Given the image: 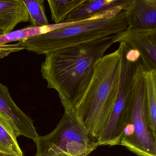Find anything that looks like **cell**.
Wrapping results in <instances>:
<instances>
[{"instance_id":"16","label":"cell","mask_w":156,"mask_h":156,"mask_svg":"<svg viewBox=\"0 0 156 156\" xmlns=\"http://www.w3.org/2000/svg\"><path fill=\"white\" fill-rule=\"evenodd\" d=\"M28 11L30 26L44 27L49 25L45 14L43 0H22Z\"/></svg>"},{"instance_id":"12","label":"cell","mask_w":156,"mask_h":156,"mask_svg":"<svg viewBox=\"0 0 156 156\" xmlns=\"http://www.w3.org/2000/svg\"><path fill=\"white\" fill-rule=\"evenodd\" d=\"M146 115L150 130L156 139V70L145 72Z\"/></svg>"},{"instance_id":"7","label":"cell","mask_w":156,"mask_h":156,"mask_svg":"<svg viewBox=\"0 0 156 156\" xmlns=\"http://www.w3.org/2000/svg\"><path fill=\"white\" fill-rule=\"evenodd\" d=\"M125 43L139 52L146 71L156 70V28H127L116 35L115 43Z\"/></svg>"},{"instance_id":"14","label":"cell","mask_w":156,"mask_h":156,"mask_svg":"<svg viewBox=\"0 0 156 156\" xmlns=\"http://www.w3.org/2000/svg\"><path fill=\"white\" fill-rule=\"evenodd\" d=\"M85 0H48L54 24L63 22L69 14L81 6Z\"/></svg>"},{"instance_id":"1","label":"cell","mask_w":156,"mask_h":156,"mask_svg":"<svg viewBox=\"0 0 156 156\" xmlns=\"http://www.w3.org/2000/svg\"><path fill=\"white\" fill-rule=\"evenodd\" d=\"M116 35L45 55L41 66L48 88L58 93L65 112L73 110L88 87L97 62L115 43Z\"/></svg>"},{"instance_id":"3","label":"cell","mask_w":156,"mask_h":156,"mask_svg":"<svg viewBox=\"0 0 156 156\" xmlns=\"http://www.w3.org/2000/svg\"><path fill=\"white\" fill-rule=\"evenodd\" d=\"M127 28L123 9L117 8L19 42L25 50L46 55L118 34Z\"/></svg>"},{"instance_id":"2","label":"cell","mask_w":156,"mask_h":156,"mask_svg":"<svg viewBox=\"0 0 156 156\" xmlns=\"http://www.w3.org/2000/svg\"><path fill=\"white\" fill-rule=\"evenodd\" d=\"M122 46L96 64L91 82L73 110L89 135L98 141L107 122L118 91Z\"/></svg>"},{"instance_id":"18","label":"cell","mask_w":156,"mask_h":156,"mask_svg":"<svg viewBox=\"0 0 156 156\" xmlns=\"http://www.w3.org/2000/svg\"><path fill=\"white\" fill-rule=\"evenodd\" d=\"M53 156H71L70 155H67V154H58V155H55Z\"/></svg>"},{"instance_id":"5","label":"cell","mask_w":156,"mask_h":156,"mask_svg":"<svg viewBox=\"0 0 156 156\" xmlns=\"http://www.w3.org/2000/svg\"><path fill=\"white\" fill-rule=\"evenodd\" d=\"M34 156H53L65 154L71 156H88L100 144L91 136L74 110L65 112L55 129L34 141Z\"/></svg>"},{"instance_id":"13","label":"cell","mask_w":156,"mask_h":156,"mask_svg":"<svg viewBox=\"0 0 156 156\" xmlns=\"http://www.w3.org/2000/svg\"><path fill=\"white\" fill-rule=\"evenodd\" d=\"M18 136L9 123L0 115V152L23 156L17 141Z\"/></svg>"},{"instance_id":"17","label":"cell","mask_w":156,"mask_h":156,"mask_svg":"<svg viewBox=\"0 0 156 156\" xmlns=\"http://www.w3.org/2000/svg\"><path fill=\"white\" fill-rule=\"evenodd\" d=\"M0 156H21L20 155H16L11 153H5V152H0Z\"/></svg>"},{"instance_id":"15","label":"cell","mask_w":156,"mask_h":156,"mask_svg":"<svg viewBox=\"0 0 156 156\" xmlns=\"http://www.w3.org/2000/svg\"><path fill=\"white\" fill-rule=\"evenodd\" d=\"M55 29V24H49L47 26L40 27H33L30 26L7 34H0V46L9 44L13 42H19L26 40L36 35L46 33Z\"/></svg>"},{"instance_id":"10","label":"cell","mask_w":156,"mask_h":156,"mask_svg":"<svg viewBox=\"0 0 156 156\" xmlns=\"http://www.w3.org/2000/svg\"><path fill=\"white\" fill-rule=\"evenodd\" d=\"M30 21L28 11L22 0H0V33L12 31L21 23Z\"/></svg>"},{"instance_id":"6","label":"cell","mask_w":156,"mask_h":156,"mask_svg":"<svg viewBox=\"0 0 156 156\" xmlns=\"http://www.w3.org/2000/svg\"><path fill=\"white\" fill-rule=\"evenodd\" d=\"M137 62L127 61L125 57L124 51H122L117 95L107 122L98 140L100 146H114L120 144Z\"/></svg>"},{"instance_id":"8","label":"cell","mask_w":156,"mask_h":156,"mask_svg":"<svg viewBox=\"0 0 156 156\" xmlns=\"http://www.w3.org/2000/svg\"><path fill=\"white\" fill-rule=\"evenodd\" d=\"M0 115L12 126L18 136L35 141L39 136L31 119L12 100L9 88L0 83Z\"/></svg>"},{"instance_id":"9","label":"cell","mask_w":156,"mask_h":156,"mask_svg":"<svg viewBox=\"0 0 156 156\" xmlns=\"http://www.w3.org/2000/svg\"><path fill=\"white\" fill-rule=\"evenodd\" d=\"M128 28H156V0H131L124 10Z\"/></svg>"},{"instance_id":"4","label":"cell","mask_w":156,"mask_h":156,"mask_svg":"<svg viewBox=\"0 0 156 156\" xmlns=\"http://www.w3.org/2000/svg\"><path fill=\"white\" fill-rule=\"evenodd\" d=\"M141 58L132 80L126 117L119 145L139 156H156V139L150 130L146 115V85Z\"/></svg>"},{"instance_id":"11","label":"cell","mask_w":156,"mask_h":156,"mask_svg":"<svg viewBox=\"0 0 156 156\" xmlns=\"http://www.w3.org/2000/svg\"><path fill=\"white\" fill-rule=\"evenodd\" d=\"M131 0H85L84 2L69 14L64 22L84 20L93 15L121 8L123 10Z\"/></svg>"}]
</instances>
